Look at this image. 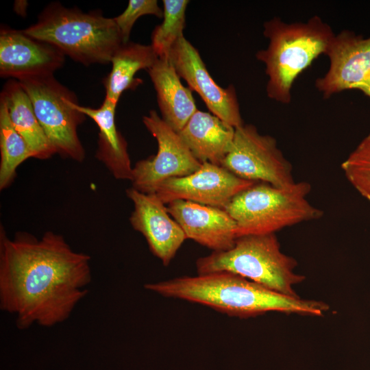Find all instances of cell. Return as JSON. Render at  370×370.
Segmentation results:
<instances>
[{"label":"cell","mask_w":370,"mask_h":370,"mask_svg":"<svg viewBox=\"0 0 370 370\" xmlns=\"http://www.w3.org/2000/svg\"><path fill=\"white\" fill-rule=\"evenodd\" d=\"M90 257L72 249L63 236L47 232L8 236L0 227V308L19 330L50 328L68 319L86 296Z\"/></svg>","instance_id":"cell-1"},{"label":"cell","mask_w":370,"mask_h":370,"mask_svg":"<svg viewBox=\"0 0 370 370\" xmlns=\"http://www.w3.org/2000/svg\"><path fill=\"white\" fill-rule=\"evenodd\" d=\"M145 288L163 297L203 304L239 318L268 312L321 317L330 308L323 301L286 296L228 271L185 275L146 284Z\"/></svg>","instance_id":"cell-2"},{"label":"cell","mask_w":370,"mask_h":370,"mask_svg":"<svg viewBox=\"0 0 370 370\" xmlns=\"http://www.w3.org/2000/svg\"><path fill=\"white\" fill-rule=\"evenodd\" d=\"M256 182L238 177L221 166L204 162L190 175L165 180L155 193L166 205L185 200L224 209L234 197Z\"/></svg>","instance_id":"cell-12"},{"label":"cell","mask_w":370,"mask_h":370,"mask_svg":"<svg viewBox=\"0 0 370 370\" xmlns=\"http://www.w3.org/2000/svg\"><path fill=\"white\" fill-rule=\"evenodd\" d=\"M349 183L370 201V133L341 164Z\"/></svg>","instance_id":"cell-23"},{"label":"cell","mask_w":370,"mask_h":370,"mask_svg":"<svg viewBox=\"0 0 370 370\" xmlns=\"http://www.w3.org/2000/svg\"><path fill=\"white\" fill-rule=\"evenodd\" d=\"M158 59L151 45H143L129 41L123 43L111 58L112 69L103 79L106 89L105 99L117 105L122 93L134 89L140 83L135 79L136 73L148 70Z\"/></svg>","instance_id":"cell-20"},{"label":"cell","mask_w":370,"mask_h":370,"mask_svg":"<svg viewBox=\"0 0 370 370\" xmlns=\"http://www.w3.org/2000/svg\"><path fill=\"white\" fill-rule=\"evenodd\" d=\"M0 189L8 187L13 182L17 167L25 160L33 158L28 145L13 126L7 107L0 99Z\"/></svg>","instance_id":"cell-21"},{"label":"cell","mask_w":370,"mask_h":370,"mask_svg":"<svg viewBox=\"0 0 370 370\" xmlns=\"http://www.w3.org/2000/svg\"><path fill=\"white\" fill-rule=\"evenodd\" d=\"M325 55L329 69L314 83L323 98L356 89L370 99V37L343 29L334 35Z\"/></svg>","instance_id":"cell-10"},{"label":"cell","mask_w":370,"mask_h":370,"mask_svg":"<svg viewBox=\"0 0 370 370\" xmlns=\"http://www.w3.org/2000/svg\"><path fill=\"white\" fill-rule=\"evenodd\" d=\"M147 72L162 119L179 132L197 110L191 90L182 84L168 58H158Z\"/></svg>","instance_id":"cell-17"},{"label":"cell","mask_w":370,"mask_h":370,"mask_svg":"<svg viewBox=\"0 0 370 370\" xmlns=\"http://www.w3.org/2000/svg\"><path fill=\"white\" fill-rule=\"evenodd\" d=\"M74 107L97 125L99 133L96 158L105 164L117 180H132L133 167L125 138L115 124L117 105L105 99L98 108L82 106L77 102Z\"/></svg>","instance_id":"cell-18"},{"label":"cell","mask_w":370,"mask_h":370,"mask_svg":"<svg viewBox=\"0 0 370 370\" xmlns=\"http://www.w3.org/2000/svg\"><path fill=\"white\" fill-rule=\"evenodd\" d=\"M64 54L23 30L2 27L0 31V76L16 80L48 75L62 66Z\"/></svg>","instance_id":"cell-14"},{"label":"cell","mask_w":370,"mask_h":370,"mask_svg":"<svg viewBox=\"0 0 370 370\" xmlns=\"http://www.w3.org/2000/svg\"><path fill=\"white\" fill-rule=\"evenodd\" d=\"M168 59L212 114L235 128L244 124L234 86L223 88L214 82L198 50L184 36L174 44Z\"/></svg>","instance_id":"cell-11"},{"label":"cell","mask_w":370,"mask_h":370,"mask_svg":"<svg viewBox=\"0 0 370 370\" xmlns=\"http://www.w3.org/2000/svg\"><path fill=\"white\" fill-rule=\"evenodd\" d=\"M234 133L233 126L198 109L178 132L198 161L219 166L230 151Z\"/></svg>","instance_id":"cell-16"},{"label":"cell","mask_w":370,"mask_h":370,"mask_svg":"<svg viewBox=\"0 0 370 370\" xmlns=\"http://www.w3.org/2000/svg\"><path fill=\"white\" fill-rule=\"evenodd\" d=\"M221 166L242 179L277 188H288L295 183L293 166L275 138L260 134L251 124L235 128L232 147Z\"/></svg>","instance_id":"cell-8"},{"label":"cell","mask_w":370,"mask_h":370,"mask_svg":"<svg viewBox=\"0 0 370 370\" xmlns=\"http://www.w3.org/2000/svg\"><path fill=\"white\" fill-rule=\"evenodd\" d=\"M144 15L163 17V9L156 0H130L125 10L113 18L121 34L123 43L128 42L130 33L137 19Z\"/></svg>","instance_id":"cell-24"},{"label":"cell","mask_w":370,"mask_h":370,"mask_svg":"<svg viewBox=\"0 0 370 370\" xmlns=\"http://www.w3.org/2000/svg\"><path fill=\"white\" fill-rule=\"evenodd\" d=\"M307 182L277 188L257 182L234 197L224 208L236 224V236L275 234L305 221L321 218L323 212L306 199Z\"/></svg>","instance_id":"cell-6"},{"label":"cell","mask_w":370,"mask_h":370,"mask_svg":"<svg viewBox=\"0 0 370 370\" xmlns=\"http://www.w3.org/2000/svg\"><path fill=\"white\" fill-rule=\"evenodd\" d=\"M263 34L269 39L267 49L256 52V58L265 65L268 77L267 97L288 104L297 77L320 55L325 54L336 34L319 16L306 22L288 23L274 17L264 25Z\"/></svg>","instance_id":"cell-3"},{"label":"cell","mask_w":370,"mask_h":370,"mask_svg":"<svg viewBox=\"0 0 370 370\" xmlns=\"http://www.w3.org/2000/svg\"><path fill=\"white\" fill-rule=\"evenodd\" d=\"M195 264L198 275L228 271L288 297H299L293 286L305 280L294 271L296 260L282 252L275 234L238 237L230 249L212 251Z\"/></svg>","instance_id":"cell-5"},{"label":"cell","mask_w":370,"mask_h":370,"mask_svg":"<svg viewBox=\"0 0 370 370\" xmlns=\"http://www.w3.org/2000/svg\"><path fill=\"white\" fill-rule=\"evenodd\" d=\"M166 208L187 239L213 251H227L234 247L236 224L225 209L185 200L173 201L166 204Z\"/></svg>","instance_id":"cell-15"},{"label":"cell","mask_w":370,"mask_h":370,"mask_svg":"<svg viewBox=\"0 0 370 370\" xmlns=\"http://www.w3.org/2000/svg\"><path fill=\"white\" fill-rule=\"evenodd\" d=\"M143 122L158 143L155 156L137 162L132 171V188L145 193H155L165 180L190 175L201 166L178 132L153 110Z\"/></svg>","instance_id":"cell-9"},{"label":"cell","mask_w":370,"mask_h":370,"mask_svg":"<svg viewBox=\"0 0 370 370\" xmlns=\"http://www.w3.org/2000/svg\"><path fill=\"white\" fill-rule=\"evenodd\" d=\"M126 195L134 205L130 217L132 226L143 235L151 253L169 265L187 239L184 231L156 193L130 188Z\"/></svg>","instance_id":"cell-13"},{"label":"cell","mask_w":370,"mask_h":370,"mask_svg":"<svg viewBox=\"0 0 370 370\" xmlns=\"http://www.w3.org/2000/svg\"><path fill=\"white\" fill-rule=\"evenodd\" d=\"M0 99L5 103L13 126L27 143L33 158L45 160L54 155L31 99L18 80L11 79L5 83Z\"/></svg>","instance_id":"cell-19"},{"label":"cell","mask_w":370,"mask_h":370,"mask_svg":"<svg viewBox=\"0 0 370 370\" xmlns=\"http://www.w3.org/2000/svg\"><path fill=\"white\" fill-rule=\"evenodd\" d=\"M188 0H163V21L153 29L151 40L160 58H168L174 44L182 36Z\"/></svg>","instance_id":"cell-22"},{"label":"cell","mask_w":370,"mask_h":370,"mask_svg":"<svg viewBox=\"0 0 370 370\" xmlns=\"http://www.w3.org/2000/svg\"><path fill=\"white\" fill-rule=\"evenodd\" d=\"M18 82L29 95L36 118L55 153L82 162L86 153L77 130L86 116L74 107L77 102L75 94L53 74Z\"/></svg>","instance_id":"cell-7"},{"label":"cell","mask_w":370,"mask_h":370,"mask_svg":"<svg viewBox=\"0 0 370 370\" xmlns=\"http://www.w3.org/2000/svg\"><path fill=\"white\" fill-rule=\"evenodd\" d=\"M23 32L61 51L64 56L88 66L110 63L123 44L121 32L113 18L97 11L84 12L59 2L48 5L36 23Z\"/></svg>","instance_id":"cell-4"}]
</instances>
